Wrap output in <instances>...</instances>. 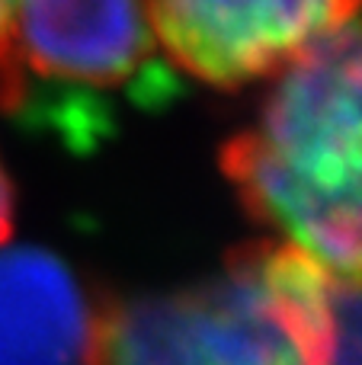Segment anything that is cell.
<instances>
[{
  "label": "cell",
  "instance_id": "6da1fadb",
  "mask_svg": "<svg viewBox=\"0 0 362 365\" xmlns=\"http://www.w3.org/2000/svg\"><path fill=\"white\" fill-rule=\"evenodd\" d=\"M222 170L276 240L362 289V10L276 74Z\"/></svg>",
  "mask_w": 362,
  "mask_h": 365
},
{
  "label": "cell",
  "instance_id": "7a4b0ae2",
  "mask_svg": "<svg viewBox=\"0 0 362 365\" xmlns=\"http://www.w3.org/2000/svg\"><path fill=\"white\" fill-rule=\"evenodd\" d=\"M331 289L282 240L237 247L196 289L113 304L103 365H324Z\"/></svg>",
  "mask_w": 362,
  "mask_h": 365
},
{
  "label": "cell",
  "instance_id": "3957f363",
  "mask_svg": "<svg viewBox=\"0 0 362 365\" xmlns=\"http://www.w3.org/2000/svg\"><path fill=\"white\" fill-rule=\"evenodd\" d=\"M359 10L362 0H148L167 61L228 90L276 77Z\"/></svg>",
  "mask_w": 362,
  "mask_h": 365
},
{
  "label": "cell",
  "instance_id": "277c9868",
  "mask_svg": "<svg viewBox=\"0 0 362 365\" xmlns=\"http://www.w3.org/2000/svg\"><path fill=\"white\" fill-rule=\"evenodd\" d=\"M148 0H16L13 58L26 81L38 77L68 93L138 87L157 68Z\"/></svg>",
  "mask_w": 362,
  "mask_h": 365
},
{
  "label": "cell",
  "instance_id": "5b68a950",
  "mask_svg": "<svg viewBox=\"0 0 362 365\" xmlns=\"http://www.w3.org/2000/svg\"><path fill=\"white\" fill-rule=\"evenodd\" d=\"M109 308L55 253L0 250V365H103Z\"/></svg>",
  "mask_w": 362,
  "mask_h": 365
},
{
  "label": "cell",
  "instance_id": "8992f818",
  "mask_svg": "<svg viewBox=\"0 0 362 365\" xmlns=\"http://www.w3.org/2000/svg\"><path fill=\"white\" fill-rule=\"evenodd\" d=\"M331 321L333 336L324 365H362V289L333 282Z\"/></svg>",
  "mask_w": 362,
  "mask_h": 365
},
{
  "label": "cell",
  "instance_id": "52a82bcc",
  "mask_svg": "<svg viewBox=\"0 0 362 365\" xmlns=\"http://www.w3.org/2000/svg\"><path fill=\"white\" fill-rule=\"evenodd\" d=\"M13 10L16 0H0V109L16 113L26 106V81L13 58Z\"/></svg>",
  "mask_w": 362,
  "mask_h": 365
},
{
  "label": "cell",
  "instance_id": "ba28073f",
  "mask_svg": "<svg viewBox=\"0 0 362 365\" xmlns=\"http://www.w3.org/2000/svg\"><path fill=\"white\" fill-rule=\"evenodd\" d=\"M13 234V186L4 173V164H0V244Z\"/></svg>",
  "mask_w": 362,
  "mask_h": 365
}]
</instances>
